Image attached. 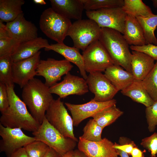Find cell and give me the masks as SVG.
Instances as JSON below:
<instances>
[{"label":"cell","mask_w":157,"mask_h":157,"mask_svg":"<svg viewBox=\"0 0 157 157\" xmlns=\"http://www.w3.org/2000/svg\"><path fill=\"white\" fill-rule=\"evenodd\" d=\"M9 107L1 114L0 124L12 128H20L34 132L40 124L32 116L28 110L26 106L15 93L14 87H7Z\"/></svg>","instance_id":"1"},{"label":"cell","mask_w":157,"mask_h":157,"mask_svg":"<svg viewBox=\"0 0 157 157\" xmlns=\"http://www.w3.org/2000/svg\"><path fill=\"white\" fill-rule=\"evenodd\" d=\"M49 88L40 80L34 78L22 88L23 101L28 107L31 115L40 124L54 99Z\"/></svg>","instance_id":"2"},{"label":"cell","mask_w":157,"mask_h":157,"mask_svg":"<svg viewBox=\"0 0 157 157\" xmlns=\"http://www.w3.org/2000/svg\"><path fill=\"white\" fill-rule=\"evenodd\" d=\"M99 40L107 51L114 65H119L132 73V53L129 50V45L122 34L113 29L101 28Z\"/></svg>","instance_id":"3"},{"label":"cell","mask_w":157,"mask_h":157,"mask_svg":"<svg viewBox=\"0 0 157 157\" xmlns=\"http://www.w3.org/2000/svg\"><path fill=\"white\" fill-rule=\"evenodd\" d=\"M32 134L36 140L44 142L62 156L73 150L77 142L63 135L49 122L45 117L38 129Z\"/></svg>","instance_id":"4"},{"label":"cell","mask_w":157,"mask_h":157,"mask_svg":"<svg viewBox=\"0 0 157 157\" xmlns=\"http://www.w3.org/2000/svg\"><path fill=\"white\" fill-rule=\"evenodd\" d=\"M39 24L42 31L47 37L58 43H63L72 24L70 20L58 14L51 7L42 12Z\"/></svg>","instance_id":"5"},{"label":"cell","mask_w":157,"mask_h":157,"mask_svg":"<svg viewBox=\"0 0 157 157\" xmlns=\"http://www.w3.org/2000/svg\"><path fill=\"white\" fill-rule=\"evenodd\" d=\"M101 30L93 20L81 19L72 23L67 36L72 39L74 47L83 51L89 45L99 40Z\"/></svg>","instance_id":"6"},{"label":"cell","mask_w":157,"mask_h":157,"mask_svg":"<svg viewBox=\"0 0 157 157\" xmlns=\"http://www.w3.org/2000/svg\"><path fill=\"white\" fill-rule=\"evenodd\" d=\"M45 117L63 135L78 142V140L74 133L72 118L60 98L53 99L46 111Z\"/></svg>","instance_id":"7"},{"label":"cell","mask_w":157,"mask_h":157,"mask_svg":"<svg viewBox=\"0 0 157 157\" xmlns=\"http://www.w3.org/2000/svg\"><path fill=\"white\" fill-rule=\"evenodd\" d=\"M84 68L89 73L104 72L110 66L114 65L113 62L99 40L89 45L83 51Z\"/></svg>","instance_id":"8"},{"label":"cell","mask_w":157,"mask_h":157,"mask_svg":"<svg viewBox=\"0 0 157 157\" xmlns=\"http://www.w3.org/2000/svg\"><path fill=\"white\" fill-rule=\"evenodd\" d=\"M85 13L89 19L94 21L101 28L113 29L124 34L127 15L122 7L86 11Z\"/></svg>","instance_id":"9"},{"label":"cell","mask_w":157,"mask_h":157,"mask_svg":"<svg viewBox=\"0 0 157 157\" xmlns=\"http://www.w3.org/2000/svg\"><path fill=\"white\" fill-rule=\"evenodd\" d=\"M73 65L65 59L58 60L53 58L40 60L36 70L37 75L45 79L44 83L49 88L60 80L61 77L71 70Z\"/></svg>","instance_id":"10"},{"label":"cell","mask_w":157,"mask_h":157,"mask_svg":"<svg viewBox=\"0 0 157 157\" xmlns=\"http://www.w3.org/2000/svg\"><path fill=\"white\" fill-rule=\"evenodd\" d=\"M0 152H4L7 157L18 149L24 147L36 140L34 137L24 133L20 128H12L5 127L0 124Z\"/></svg>","instance_id":"11"},{"label":"cell","mask_w":157,"mask_h":157,"mask_svg":"<svg viewBox=\"0 0 157 157\" xmlns=\"http://www.w3.org/2000/svg\"><path fill=\"white\" fill-rule=\"evenodd\" d=\"M114 99L106 101L99 102L93 99L89 102L82 104L64 103L72 116L74 126H77L83 120L92 117L105 109L116 104Z\"/></svg>","instance_id":"12"},{"label":"cell","mask_w":157,"mask_h":157,"mask_svg":"<svg viewBox=\"0 0 157 157\" xmlns=\"http://www.w3.org/2000/svg\"><path fill=\"white\" fill-rule=\"evenodd\" d=\"M86 80L89 90L94 94L93 99L96 101L111 100L118 91L101 72L90 73Z\"/></svg>","instance_id":"13"},{"label":"cell","mask_w":157,"mask_h":157,"mask_svg":"<svg viewBox=\"0 0 157 157\" xmlns=\"http://www.w3.org/2000/svg\"><path fill=\"white\" fill-rule=\"evenodd\" d=\"M49 89L51 93L58 95L60 99L71 95H84L89 91L85 79L73 75L69 72L65 75L62 81L49 87Z\"/></svg>","instance_id":"14"},{"label":"cell","mask_w":157,"mask_h":157,"mask_svg":"<svg viewBox=\"0 0 157 157\" xmlns=\"http://www.w3.org/2000/svg\"><path fill=\"white\" fill-rule=\"evenodd\" d=\"M40 51L28 58L13 63V76L14 83L18 84L21 88L37 75L36 70L40 60Z\"/></svg>","instance_id":"15"},{"label":"cell","mask_w":157,"mask_h":157,"mask_svg":"<svg viewBox=\"0 0 157 157\" xmlns=\"http://www.w3.org/2000/svg\"><path fill=\"white\" fill-rule=\"evenodd\" d=\"M6 25L10 36L21 43L38 37L37 27L25 19L23 13L13 21L6 23Z\"/></svg>","instance_id":"16"},{"label":"cell","mask_w":157,"mask_h":157,"mask_svg":"<svg viewBox=\"0 0 157 157\" xmlns=\"http://www.w3.org/2000/svg\"><path fill=\"white\" fill-rule=\"evenodd\" d=\"M114 143L107 138H102L97 142L87 140L79 138L78 149L88 157H118Z\"/></svg>","instance_id":"17"},{"label":"cell","mask_w":157,"mask_h":157,"mask_svg":"<svg viewBox=\"0 0 157 157\" xmlns=\"http://www.w3.org/2000/svg\"><path fill=\"white\" fill-rule=\"evenodd\" d=\"M51 8L61 16L70 20L81 19L84 6L82 0H50Z\"/></svg>","instance_id":"18"},{"label":"cell","mask_w":157,"mask_h":157,"mask_svg":"<svg viewBox=\"0 0 157 157\" xmlns=\"http://www.w3.org/2000/svg\"><path fill=\"white\" fill-rule=\"evenodd\" d=\"M47 40L41 37L21 43L11 56L14 63L30 58L42 49L49 47Z\"/></svg>","instance_id":"19"},{"label":"cell","mask_w":157,"mask_h":157,"mask_svg":"<svg viewBox=\"0 0 157 157\" xmlns=\"http://www.w3.org/2000/svg\"><path fill=\"white\" fill-rule=\"evenodd\" d=\"M131 53L132 73L135 79L142 81L154 67L155 60L140 51L132 50Z\"/></svg>","instance_id":"20"},{"label":"cell","mask_w":157,"mask_h":157,"mask_svg":"<svg viewBox=\"0 0 157 157\" xmlns=\"http://www.w3.org/2000/svg\"><path fill=\"white\" fill-rule=\"evenodd\" d=\"M45 51H53L63 56L65 59L76 65L78 68L81 75L86 80L88 75L85 70L82 55L79 50L74 47H69L63 43L52 44L44 48Z\"/></svg>","instance_id":"21"},{"label":"cell","mask_w":157,"mask_h":157,"mask_svg":"<svg viewBox=\"0 0 157 157\" xmlns=\"http://www.w3.org/2000/svg\"><path fill=\"white\" fill-rule=\"evenodd\" d=\"M123 36L129 45L142 46L147 44L143 28L136 17L127 15Z\"/></svg>","instance_id":"22"},{"label":"cell","mask_w":157,"mask_h":157,"mask_svg":"<svg viewBox=\"0 0 157 157\" xmlns=\"http://www.w3.org/2000/svg\"><path fill=\"white\" fill-rule=\"evenodd\" d=\"M104 72L106 77L118 91L125 88L135 79L131 73L118 65L110 66Z\"/></svg>","instance_id":"23"},{"label":"cell","mask_w":157,"mask_h":157,"mask_svg":"<svg viewBox=\"0 0 157 157\" xmlns=\"http://www.w3.org/2000/svg\"><path fill=\"white\" fill-rule=\"evenodd\" d=\"M121 92L123 95L129 97L135 102L143 104L146 107L152 105L154 101L141 80L135 79L129 85L121 91Z\"/></svg>","instance_id":"24"},{"label":"cell","mask_w":157,"mask_h":157,"mask_svg":"<svg viewBox=\"0 0 157 157\" xmlns=\"http://www.w3.org/2000/svg\"><path fill=\"white\" fill-rule=\"evenodd\" d=\"M25 2L24 0H0V20L6 23L13 21L23 13L22 7Z\"/></svg>","instance_id":"25"},{"label":"cell","mask_w":157,"mask_h":157,"mask_svg":"<svg viewBox=\"0 0 157 157\" xmlns=\"http://www.w3.org/2000/svg\"><path fill=\"white\" fill-rule=\"evenodd\" d=\"M122 7L123 11L127 15L135 17H148L154 14L150 8L141 0H124Z\"/></svg>","instance_id":"26"},{"label":"cell","mask_w":157,"mask_h":157,"mask_svg":"<svg viewBox=\"0 0 157 157\" xmlns=\"http://www.w3.org/2000/svg\"><path fill=\"white\" fill-rule=\"evenodd\" d=\"M142 26L147 44L157 45V38L154 31L157 27V15L154 14L148 17H136Z\"/></svg>","instance_id":"27"},{"label":"cell","mask_w":157,"mask_h":157,"mask_svg":"<svg viewBox=\"0 0 157 157\" xmlns=\"http://www.w3.org/2000/svg\"><path fill=\"white\" fill-rule=\"evenodd\" d=\"M123 113L115 105L97 113L92 117L104 129L114 122Z\"/></svg>","instance_id":"28"},{"label":"cell","mask_w":157,"mask_h":157,"mask_svg":"<svg viewBox=\"0 0 157 157\" xmlns=\"http://www.w3.org/2000/svg\"><path fill=\"white\" fill-rule=\"evenodd\" d=\"M13 61L10 55L0 57V82L14 87L13 76Z\"/></svg>","instance_id":"29"},{"label":"cell","mask_w":157,"mask_h":157,"mask_svg":"<svg viewBox=\"0 0 157 157\" xmlns=\"http://www.w3.org/2000/svg\"><path fill=\"white\" fill-rule=\"evenodd\" d=\"M104 128L99 126L93 119H90L84 127L83 133L79 138L92 142L100 141Z\"/></svg>","instance_id":"30"},{"label":"cell","mask_w":157,"mask_h":157,"mask_svg":"<svg viewBox=\"0 0 157 157\" xmlns=\"http://www.w3.org/2000/svg\"><path fill=\"white\" fill-rule=\"evenodd\" d=\"M86 11H91L101 9L122 7L124 0H82Z\"/></svg>","instance_id":"31"},{"label":"cell","mask_w":157,"mask_h":157,"mask_svg":"<svg viewBox=\"0 0 157 157\" xmlns=\"http://www.w3.org/2000/svg\"><path fill=\"white\" fill-rule=\"evenodd\" d=\"M149 94L154 101H157V61L152 69L142 81Z\"/></svg>","instance_id":"32"},{"label":"cell","mask_w":157,"mask_h":157,"mask_svg":"<svg viewBox=\"0 0 157 157\" xmlns=\"http://www.w3.org/2000/svg\"><path fill=\"white\" fill-rule=\"evenodd\" d=\"M29 157H44L50 147L44 142L36 140L24 147Z\"/></svg>","instance_id":"33"},{"label":"cell","mask_w":157,"mask_h":157,"mask_svg":"<svg viewBox=\"0 0 157 157\" xmlns=\"http://www.w3.org/2000/svg\"><path fill=\"white\" fill-rule=\"evenodd\" d=\"M21 43L10 36L0 38V57L11 55Z\"/></svg>","instance_id":"34"},{"label":"cell","mask_w":157,"mask_h":157,"mask_svg":"<svg viewBox=\"0 0 157 157\" xmlns=\"http://www.w3.org/2000/svg\"><path fill=\"white\" fill-rule=\"evenodd\" d=\"M145 114L148 130L150 132H153L157 125V101L146 108Z\"/></svg>","instance_id":"35"},{"label":"cell","mask_w":157,"mask_h":157,"mask_svg":"<svg viewBox=\"0 0 157 157\" xmlns=\"http://www.w3.org/2000/svg\"><path fill=\"white\" fill-rule=\"evenodd\" d=\"M140 144L150 152L151 157H155L157 155V133L142 139Z\"/></svg>","instance_id":"36"},{"label":"cell","mask_w":157,"mask_h":157,"mask_svg":"<svg viewBox=\"0 0 157 157\" xmlns=\"http://www.w3.org/2000/svg\"><path fill=\"white\" fill-rule=\"evenodd\" d=\"M130 48L132 50L144 53L155 60L157 61V45L149 44L142 46L131 45Z\"/></svg>","instance_id":"37"},{"label":"cell","mask_w":157,"mask_h":157,"mask_svg":"<svg viewBox=\"0 0 157 157\" xmlns=\"http://www.w3.org/2000/svg\"><path fill=\"white\" fill-rule=\"evenodd\" d=\"M119 142L120 144L115 142L113 147L115 149L123 151L130 155L133 148L136 146L134 142L124 137H120Z\"/></svg>","instance_id":"38"},{"label":"cell","mask_w":157,"mask_h":157,"mask_svg":"<svg viewBox=\"0 0 157 157\" xmlns=\"http://www.w3.org/2000/svg\"><path fill=\"white\" fill-rule=\"evenodd\" d=\"M9 107V102L7 87L0 82V111L1 114Z\"/></svg>","instance_id":"39"},{"label":"cell","mask_w":157,"mask_h":157,"mask_svg":"<svg viewBox=\"0 0 157 157\" xmlns=\"http://www.w3.org/2000/svg\"><path fill=\"white\" fill-rule=\"evenodd\" d=\"M10 157H29L24 147L21 148L14 152Z\"/></svg>","instance_id":"40"},{"label":"cell","mask_w":157,"mask_h":157,"mask_svg":"<svg viewBox=\"0 0 157 157\" xmlns=\"http://www.w3.org/2000/svg\"><path fill=\"white\" fill-rule=\"evenodd\" d=\"M143 152L136 146L133 149L131 155L132 157H144Z\"/></svg>","instance_id":"41"},{"label":"cell","mask_w":157,"mask_h":157,"mask_svg":"<svg viewBox=\"0 0 157 157\" xmlns=\"http://www.w3.org/2000/svg\"><path fill=\"white\" fill-rule=\"evenodd\" d=\"M62 156L53 149L50 148L44 157H62Z\"/></svg>","instance_id":"42"},{"label":"cell","mask_w":157,"mask_h":157,"mask_svg":"<svg viewBox=\"0 0 157 157\" xmlns=\"http://www.w3.org/2000/svg\"><path fill=\"white\" fill-rule=\"evenodd\" d=\"M74 157H88L83 152L78 149L73 151Z\"/></svg>","instance_id":"43"},{"label":"cell","mask_w":157,"mask_h":157,"mask_svg":"<svg viewBox=\"0 0 157 157\" xmlns=\"http://www.w3.org/2000/svg\"><path fill=\"white\" fill-rule=\"evenodd\" d=\"M115 149L118 155L120 157H129V154L126 153L120 150Z\"/></svg>","instance_id":"44"},{"label":"cell","mask_w":157,"mask_h":157,"mask_svg":"<svg viewBox=\"0 0 157 157\" xmlns=\"http://www.w3.org/2000/svg\"><path fill=\"white\" fill-rule=\"evenodd\" d=\"M33 2L35 4L42 5H45L47 3L44 0H33Z\"/></svg>","instance_id":"45"},{"label":"cell","mask_w":157,"mask_h":157,"mask_svg":"<svg viewBox=\"0 0 157 157\" xmlns=\"http://www.w3.org/2000/svg\"><path fill=\"white\" fill-rule=\"evenodd\" d=\"M73 150L70 151L63 156L62 157H74L73 156Z\"/></svg>","instance_id":"46"},{"label":"cell","mask_w":157,"mask_h":157,"mask_svg":"<svg viewBox=\"0 0 157 157\" xmlns=\"http://www.w3.org/2000/svg\"><path fill=\"white\" fill-rule=\"evenodd\" d=\"M153 6L155 8H157V0H152Z\"/></svg>","instance_id":"47"}]
</instances>
